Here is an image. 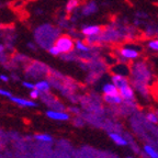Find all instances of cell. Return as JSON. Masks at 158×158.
I'll use <instances>...</instances> for the list:
<instances>
[{
	"instance_id": "1",
	"label": "cell",
	"mask_w": 158,
	"mask_h": 158,
	"mask_svg": "<svg viewBox=\"0 0 158 158\" xmlns=\"http://www.w3.org/2000/svg\"><path fill=\"white\" fill-rule=\"evenodd\" d=\"M62 34V29L46 23L37 27L34 31V40L40 47L48 49L53 46L57 37Z\"/></svg>"
},
{
	"instance_id": "2",
	"label": "cell",
	"mask_w": 158,
	"mask_h": 158,
	"mask_svg": "<svg viewBox=\"0 0 158 158\" xmlns=\"http://www.w3.org/2000/svg\"><path fill=\"white\" fill-rule=\"evenodd\" d=\"M130 74L132 75L133 81L141 82V84H146L152 77L147 65L144 62H138L135 63V64H132Z\"/></svg>"
},
{
	"instance_id": "3",
	"label": "cell",
	"mask_w": 158,
	"mask_h": 158,
	"mask_svg": "<svg viewBox=\"0 0 158 158\" xmlns=\"http://www.w3.org/2000/svg\"><path fill=\"white\" fill-rule=\"evenodd\" d=\"M54 45L58 49L59 54L60 53L65 54V53L72 52V51H74V46H75L73 37L69 34H63V35L60 34L57 37L56 41H55Z\"/></svg>"
},
{
	"instance_id": "4",
	"label": "cell",
	"mask_w": 158,
	"mask_h": 158,
	"mask_svg": "<svg viewBox=\"0 0 158 158\" xmlns=\"http://www.w3.org/2000/svg\"><path fill=\"white\" fill-rule=\"evenodd\" d=\"M49 70V68L45 64L41 62H31L27 65V75L33 77V78H39L41 76H44L45 74H47V72Z\"/></svg>"
},
{
	"instance_id": "5",
	"label": "cell",
	"mask_w": 158,
	"mask_h": 158,
	"mask_svg": "<svg viewBox=\"0 0 158 158\" xmlns=\"http://www.w3.org/2000/svg\"><path fill=\"white\" fill-rule=\"evenodd\" d=\"M131 72V65L125 64V63H118L115 64L111 68V73L115 75H121V76H127Z\"/></svg>"
},
{
	"instance_id": "6",
	"label": "cell",
	"mask_w": 158,
	"mask_h": 158,
	"mask_svg": "<svg viewBox=\"0 0 158 158\" xmlns=\"http://www.w3.org/2000/svg\"><path fill=\"white\" fill-rule=\"evenodd\" d=\"M46 116L51 120H55V121H68L70 118V115L66 112L56 111V110H48L46 112Z\"/></svg>"
},
{
	"instance_id": "7",
	"label": "cell",
	"mask_w": 158,
	"mask_h": 158,
	"mask_svg": "<svg viewBox=\"0 0 158 158\" xmlns=\"http://www.w3.org/2000/svg\"><path fill=\"white\" fill-rule=\"evenodd\" d=\"M118 94L122 97L123 100H125L126 102H131L135 99V94H134V89L132 88L130 85L125 87H122L121 89H118Z\"/></svg>"
},
{
	"instance_id": "8",
	"label": "cell",
	"mask_w": 158,
	"mask_h": 158,
	"mask_svg": "<svg viewBox=\"0 0 158 158\" xmlns=\"http://www.w3.org/2000/svg\"><path fill=\"white\" fill-rule=\"evenodd\" d=\"M97 10H98V6L94 1H87L82 8L79 11H80V15H84V17H87V15H94V13L97 12Z\"/></svg>"
},
{
	"instance_id": "9",
	"label": "cell",
	"mask_w": 158,
	"mask_h": 158,
	"mask_svg": "<svg viewBox=\"0 0 158 158\" xmlns=\"http://www.w3.org/2000/svg\"><path fill=\"white\" fill-rule=\"evenodd\" d=\"M9 99L20 106H24V108H35L36 106V103L33 100H29V99L19 98V97H13V96H11Z\"/></svg>"
},
{
	"instance_id": "10",
	"label": "cell",
	"mask_w": 158,
	"mask_h": 158,
	"mask_svg": "<svg viewBox=\"0 0 158 158\" xmlns=\"http://www.w3.org/2000/svg\"><path fill=\"white\" fill-rule=\"evenodd\" d=\"M112 84L116 87L118 89H121L122 87H125L127 85H130V81L126 76H121V75H115L112 74Z\"/></svg>"
},
{
	"instance_id": "11",
	"label": "cell",
	"mask_w": 158,
	"mask_h": 158,
	"mask_svg": "<svg viewBox=\"0 0 158 158\" xmlns=\"http://www.w3.org/2000/svg\"><path fill=\"white\" fill-rule=\"evenodd\" d=\"M102 30V25H82V35H86V36H89V35H96L99 34L101 32Z\"/></svg>"
},
{
	"instance_id": "12",
	"label": "cell",
	"mask_w": 158,
	"mask_h": 158,
	"mask_svg": "<svg viewBox=\"0 0 158 158\" xmlns=\"http://www.w3.org/2000/svg\"><path fill=\"white\" fill-rule=\"evenodd\" d=\"M109 136H110V138H111V141L113 142L114 144H116L118 146H126V145H127V142H126V139L122 135H120V134L110 133V134H109Z\"/></svg>"
},
{
	"instance_id": "13",
	"label": "cell",
	"mask_w": 158,
	"mask_h": 158,
	"mask_svg": "<svg viewBox=\"0 0 158 158\" xmlns=\"http://www.w3.org/2000/svg\"><path fill=\"white\" fill-rule=\"evenodd\" d=\"M84 0H68L67 1V5H66V8H65V11H66V13H72L74 10H76L77 8L79 7V6L81 5Z\"/></svg>"
},
{
	"instance_id": "14",
	"label": "cell",
	"mask_w": 158,
	"mask_h": 158,
	"mask_svg": "<svg viewBox=\"0 0 158 158\" xmlns=\"http://www.w3.org/2000/svg\"><path fill=\"white\" fill-rule=\"evenodd\" d=\"M143 152L148 158H158V151L154 146L146 144L143 146Z\"/></svg>"
},
{
	"instance_id": "15",
	"label": "cell",
	"mask_w": 158,
	"mask_h": 158,
	"mask_svg": "<svg viewBox=\"0 0 158 158\" xmlns=\"http://www.w3.org/2000/svg\"><path fill=\"white\" fill-rule=\"evenodd\" d=\"M104 100L106 102L110 104H113V106H116V104H121L123 102V99L120 96V94H112V96H108V94H104Z\"/></svg>"
},
{
	"instance_id": "16",
	"label": "cell",
	"mask_w": 158,
	"mask_h": 158,
	"mask_svg": "<svg viewBox=\"0 0 158 158\" xmlns=\"http://www.w3.org/2000/svg\"><path fill=\"white\" fill-rule=\"evenodd\" d=\"M11 59L15 64H29L31 62V59L27 56H25L24 54H19V53H15V54L11 56Z\"/></svg>"
},
{
	"instance_id": "17",
	"label": "cell",
	"mask_w": 158,
	"mask_h": 158,
	"mask_svg": "<svg viewBox=\"0 0 158 158\" xmlns=\"http://www.w3.org/2000/svg\"><path fill=\"white\" fill-rule=\"evenodd\" d=\"M34 88L36 90H39L41 94H46V92H48L49 88H51V84H49V81H46V80H41V81L36 82L34 85Z\"/></svg>"
},
{
	"instance_id": "18",
	"label": "cell",
	"mask_w": 158,
	"mask_h": 158,
	"mask_svg": "<svg viewBox=\"0 0 158 158\" xmlns=\"http://www.w3.org/2000/svg\"><path fill=\"white\" fill-rule=\"evenodd\" d=\"M102 91L104 94H108V96H112V94H118V89L114 86L113 84H106L102 88Z\"/></svg>"
},
{
	"instance_id": "19",
	"label": "cell",
	"mask_w": 158,
	"mask_h": 158,
	"mask_svg": "<svg viewBox=\"0 0 158 158\" xmlns=\"http://www.w3.org/2000/svg\"><path fill=\"white\" fill-rule=\"evenodd\" d=\"M35 139H37V141L40 142H43V143H49V142L53 141L52 136L49 135V134H36V135L34 136Z\"/></svg>"
},
{
	"instance_id": "20",
	"label": "cell",
	"mask_w": 158,
	"mask_h": 158,
	"mask_svg": "<svg viewBox=\"0 0 158 158\" xmlns=\"http://www.w3.org/2000/svg\"><path fill=\"white\" fill-rule=\"evenodd\" d=\"M75 45H76V48L78 49V51H80V52H89V51H90V47L85 44L84 42H81L79 39L76 41Z\"/></svg>"
},
{
	"instance_id": "21",
	"label": "cell",
	"mask_w": 158,
	"mask_h": 158,
	"mask_svg": "<svg viewBox=\"0 0 158 158\" xmlns=\"http://www.w3.org/2000/svg\"><path fill=\"white\" fill-rule=\"evenodd\" d=\"M146 118H147L148 122H151L152 124H157L158 123V115L156 112H149L146 115Z\"/></svg>"
},
{
	"instance_id": "22",
	"label": "cell",
	"mask_w": 158,
	"mask_h": 158,
	"mask_svg": "<svg viewBox=\"0 0 158 158\" xmlns=\"http://www.w3.org/2000/svg\"><path fill=\"white\" fill-rule=\"evenodd\" d=\"M8 60H9V56H8L5 52L0 53V64H2V65L7 64Z\"/></svg>"
},
{
	"instance_id": "23",
	"label": "cell",
	"mask_w": 158,
	"mask_h": 158,
	"mask_svg": "<svg viewBox=\"0 0 158 158\" xmlns=\"http://www.w3.org/2000/svg\"><path fill=\"white\" fill-rule=\"evenodd\" d=\"M40 96H41V92H40L39 90H36L35 88L31 89V91H30V98L31 99H37Z\"/></svg>"
},
{
	"instance_id": "24",
	"label": "cell",
	"mask_w": 158,
	"mask_h": 158,
	"mask_svg": "<svg viewBox=\"0 0 158 158\" xmlns=\"http://www.w3.org/2000/svg\"><path fill=\"white\" fill-rule=\"evenodd\" d=\"M47 51H48L49 54L53 55V56H57V55H59L58 49H57L56 47H55V45H53V46H51L48 49H47Z\"/></svg>"
},
{
	"instance_id": "25",
	"label": "cell",
	"mask_w": 158,
	"mask_h": 158,
	"mask_svg": "<svg viewBox=\"0 0 158 158\" xmlns=\"http://www.w3.org/2000/svg\"><path fill=\"white\" fill-rule=\"evenodd\" d=\"M148 46L151 47L152 49L158 51V40H155V41H151V42L148 43Z\"/></svg>"
},
{
	"instance_id": "26",
	"label": "cell",
	"mask_w": 158,
	"mask_h": 158,
	"mask_svg": "<svg viewBox=\"0 0 158 158\" xmlns=\"http://www.w3.org/2000/svg\"><path fill=\"white\" fill-rule=\"evenodd\" d=\"M0 96H3V97H7V98H10V97L12 96L11 92L8 91V90H5V89H0Z\"/></svg>"
},
{
	"instance_id": "27",
	"label": "cell",
	"mask_w": 158,
	"mask_h": 158,
	"mask_svg": "<svg viewBox=\"0 0 158 158\" xmlns=\"http://www.w3.org/2000/svg\"><path fill=\"white\" fill-rule=\"evenodd\" d=\"M22 85H23V87H25L27 89H33L34 88V84H32V82H29V81H23L22 82Z\"/></svg>"
},
{
	"instance_id": "28",
	"label": "cell",
	"mask_w": 158,
	"mask_h": 158,
	"mask_svg": "<svg viewBox=\"0 0 158 158\" xmlns=\"http://www.w3.org/2000/svg\"><path fill=\"white\" fill-rule=\"evenodd\" d=\"M136 17H138V18H143V19H147L148 15H146V13H144V12H139V11H137V12H136Z\"/></svg>"
},
{
	"instance_id": "29",
	"label": "cell",
	"mask_w": 158,
	"mask_h": 158,
	"mask_svg": "<svg viewBox=\"0 0 158 158\" xmlns=\"http://www.w3.org/2000/svg\"><path fill=\"white\" fill-rule=\"evenodd\" d=\"M27 46H29V48L32 49V51H37V47H36V45H35L34 43L29 42V43H27Z\"/></svg>"
},
{
	"instance_id": "30",
	"label": "cell",
	"mask_w": 158,
	"mask_h": 158,
	"mask_svg": "<svg viewBox=\"0 0 158 158\" xmlns=\"http://www.w3.org/2000/svg\"><path fill=\"white\" fill-rule=\"evenodd\" d=\"M0 80H2L3 82H8L9 81V77L6 76V75H0Z\"/></svg>"
},
{
	"instance_id": "31",
	"label": "cell",
	"mask_w": 158,
	"mask_h": 158,
	"mask_svg": "<svg viewBox=\"0 0 158 158\" xmlns=\"http://www.w3.org/2000/svg\"><path fill=\"white\" fill-rule=\"evenodd\" d=\"M5 51H6L5 45H3V44H0V53H1V52H5Z\"/></svg>"
},
{
	"instance_id": "32",
	"label": "cell",
	"mask_w": 158,
	"mask_h": 158,
	"mask_svg": "<svg viewBox=\"0 0 158 158\" xmlns=\"http://www.w3.org/2000/svg\"><path fill=\"white\" fill-rule=\"evenodd\" d=\"M0 8H2V2H0Z\"/></svg>"
},
{
	"instance_id": "33",
	"label": "cell",
	"mask_w": 158,
	"mask_h": 158,
	"mask_svg": "<svg viewBox=\"0 0 158 158\" xmlns=\"http://www.w3.org/2000/svg\"><path fill=\"white\" fill-rule=\"evenodd\" d=\"M126 158H134V157H131V156H128V157H126Z\"/></svg>"
},
{
	"instance_id": "34",
	"label": "cell",
	"mask_w": 158,
	"mask_h": 158,
	"mask_svg": "<svg viewBox=\"0 0 158 158\" xmlns=\"http://www.w3.org/2000/svg\"><path fill=\"white\" fill-rule=\"evenodd\" d=\"M156 113H157V115H158V110H157V112H156Z\"/></svg>"
},
{
	"instance_id": "35",
	"label": "cell",
	"mask_w": 158,
	"mask_h": 158,
	"mask_svg": "<svg viewBox=\"0 0 158 158\" xmlns=\"http://www.w3.org/2000/svg\"><path fill=\"white\" fill-rule=\"evenodd\" d=\"M0 36H1V35H0Z\"/></svg>"
}]
</instances>
